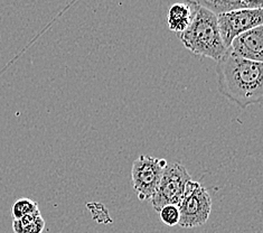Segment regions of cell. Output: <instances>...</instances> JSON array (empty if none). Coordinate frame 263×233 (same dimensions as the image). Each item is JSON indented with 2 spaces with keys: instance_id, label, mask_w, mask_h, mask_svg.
Returning a JSON list of instances; mask_svg holds the SVG:
<instances>
[{
  "instance_id": "6da1fadb",
  "label": "cell",
  "mask_w": 263,
  "mask_h": 233,
  "mask_svg": "<svg viewBox=\"0 0 263 233\" xmlns=\"http://www.w3.org/2000/svg\"><path fill=\"white\" fill-rule=\"evenodd\" d=\"M217 89L222 96L246 109L263 98V64L225 52L216 64Z\"/></svg>"
},
{
  "instance_id": "7a4b0ae2",
  "label": "cell",
  "mask_w": 263,
  "mask_h": 233,
  "mask_svg": "<svg viewBox=\"0 0 263 233\" xmlns=\"http://www.w3.org/2000/svg\"><path fill=\"white\" fill-rule=\"evenodd\" d=\"M183 45L193 54L216 62L227 52L217 25V16L204 8L196 7L190 26L179 34Z\"/></svg>"
},
{
  "instance_id": "3957f363",
  "label": "cell",
  "mask_w": 263,
  "mask_h": 233,
  "mask_svg": "<svg viewBox=\"0 0 263 233\" xmlns=\"http://www.w3.org/2000/svg\"><path fill=\"white\" fill-rule=\"evenodd\" d=\"M181 228H197L206 223L212 212V198L204 186L195 181H189L178 205Z\"/></svg>"
},
{
  "instance_id": "277c9868",
  "label": "cell",
  "mask_w": 263,
  "mask_h": 233,
  "mask_svg": "<svg viewBox=\"0 0 263 233\" xmlns=\"http://www.w3.org/2000/svg\"><path fill=\"white\" fill-rule=\"evenodd\" d=\"M167 165L166 159L147 155H141L134 162L131 178L138 199L140 201L153 199Z\"/></svg>"
},
{
  "instance_id": "5b68a950",
  "label": "cell",
  "mask_w": 263,
  "mask_h": 233,
  "mask_svg": "<svg viewBox=\"0 0 263 233\" xmlns=\"http://www.w3.org/2000/svg\"><path fill=\"white\" fill-rule=\"evenodd\" d=\"M191 180L192 176L183 164L174 163L167 165L157 191L152 199L154 209L159 212L165 205L178 206L184 195L187 182Z\"/></svg>"
},
{
  "instance_id": "8992f818",
  "label": "cell",
  "mask_w": 263,
  "mask_h": 233,
  "mask_svg": "<svg viewBox=\"0 0 263 233\" xmlns=\"http://www.w3.org/2000/svg\"><path fill=\"white\" fill-rule=\"evenodd\" d=\"M263 10L262 9H236L217 15V25L220 34L227 48L230 47L236 36L244 31L262 26Z\"/></svg>"
},
{
  "instance_id": "52a82bcc",
  "label": "cell",
  "mask_w": 263,
  "mask_h": 233,
  "mask_svg": "<svg viewBox=\"0 0 263 233\" xmlns=\"http://www.w3.org/2000/svg\"><path fill=\"white\" fill-rule=\"evenodd\" d=\"M239 58L254 62H263V26H258L236 36L228 48Z\"/></svg>"
},
{
  "instance_id": "ba28073f",
  "label": "cell",
  "mask_w": 263,
  "mask_h": 233,
  "mask_svg": "<svg viewBox=\"0 0 263 233\" xmlns=\"http://www.w3.org/2000/svg\"><path fill=\"white\" fill-rule=\"evenodd\" d=\"M195 6L186 3H177L171 6L167 15L168 27L175 33H183L192 23Z\"/></svg>"
},
{
  "instance_id": "9c48e42d",
  "label": "cell",
  "mask_w": 263,
  "mask_h": 233,
  "mask_svg": "<svg viewBox=\"0 0 263 233\" xmlns=\"http://www.w3.org/2000/svg\"><path fill=\"white\" fill-rule=\"evenodd\" d=\"M183 3L204 8L216 16L228 11L242 9V0H183Z\"/></svg>"
},
{
  "instance_id": "30bf717a",
  "label": "cell",
  "mask_w": 263,
  "mask_h": 233,
  "mask_svg": "<svg viewBox=\"0 0 263 233\" xmlns=\"http://www.w3.org/2000/svg\"><path fill=\"white\" fill-rule=\"evenodd\" d=\"M45 229V220L41 211L28 214L12 222V230L15 233H43Z\"/></svg>"
},
{
  "instance_id": "8fae6325",
  "label": "cell",
  "mask_w": 263,
  "mask_h": 233,
  "mask_svg": "<svg viewBox=\"0 0 263 233\" xmlns=\"http://www.w3.org/2000/svg\"><path fill=\"white\" fill-rule=\"evenodd\" d=\"M37 211H40L39 203L27 198H22L20 200H17L11 207V214L14 220H18Z\"/></svg>"
},
{
  "instance_id": "7c38bea8",
  "label": "cell",
  "mask_w": 263,
  "mask_h": 233,
  "mask_svg": "<svg viewBox=\"0 0 263 233\" xmlns=\"http://www.w3.org/2000/svg\"><path fill=\"white\" fill-rule=\"evenodd\" d=\"M161 222L167 226H175L179 223V210L176 205H165L159 211Z\"/></svg>"
},
{
  "instance_id": "4fadbf2b",
  "label": "cell",
  "mask_w": 263,
  "mask_h": 233,
  "mask_svg": "<svg viewBox=\"0 0 263 233\" xmlns=\"http://www.w3.org/2000/svg\"><path fill=\"white\" fill-rule=\"evenodd\" d=\"M263 0H242V8L244 9H262Z\"/></svg>"
}]
</instances>
